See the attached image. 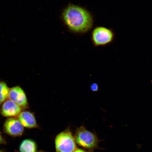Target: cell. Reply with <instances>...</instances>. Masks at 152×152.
I'll list each match as a JSON object with an SVG mask.
<instances>
[{
    "instance_id": "obj_1",
    "label": "cell",
    "mask_w": 152,
    "mask_h": 152,
    "mask_svg": "<svg viewBox=\"0 0 152 152\" xmlns=\"http://www.w3.org/2000/svg\"><path fill=\"white\" fill-rule=\"evenodd\" d=\"M61 18L68 30L75 34L88 33L94 26V17L90 11L73 4L69 3L63 9Z\"/></svg>"
},
{
    "instance_id": "obj_2",
    "label": "cell",
    "mask_w": 152,
    "mask_h": 152,
    "mask_svg": "<svg viewBox=\"0 0 152 152\" xmlns=\"http://www.w3.org/2000/svg\"><path fill=\"white\" fill-rule=\"evenodd\" d=\"M75 138L77 145L86 151L92 152L98 148L99 140L96 134L81 126L76 130Z\"/></svg>"
},
{
    "instance_id": "obj_3",
    "label": "cell",
    "mask_w": 152,
    "mask_h": 152,
    "mask_svg": "<svg viewBox=\"0 0 152 152\" xmlns=\"http://www.w3.org/2000/svg\"><path fill=\"white\" fill-rule=\"evenodd\" d=\"M56 152H75L77 144L69 128L57 135L55 140Z\"/></svg>"
},
{
    "instance_id": "obj_4",
    "label": "cell",
    "mask_w": 152,
    "mask_h": 152,
    "mask_svg": "<svg viewBox=\"0 0 152 152\" xmlns=\"http://www.w3.org/2000/svg\"><path fill=\"white\" fill-rule=\"evenodd\" d=\"M115 35L113 30L103 26L94 28L91 33V39L95 47L104 46L113 42Z\"/></svg>"
},
{
    "instance_id": "obj_5",
    "label": "cell",
    "mask_w": 152,
    "mask_h": 152,
    "mask_svg": "<svg viewBox=\"0 0 152 152\" xmlns=\"http://www.w3.org/2000/svg\"><path fill=\"white\" fill-rule=\"evenodd\" d=\"M5 133L13 136L22 135L24 131V127L18 119L10 118L6 120L4 125Z\"/></svg>"
},
{
    "instance_id": "obj_6",
    "label": "cell",
    "mask_w": 152,
    "mask_h": 152,
    "mask_svg": "<svg viewBox=\"0 0 152 152\" xmlns=\"http://www.w3.org/2000/svg\"><path fill=\"white\" fill-rule=\"evenodd\" d=\"M9 99L22 108L27 107L28 102L25 93L20 86L10 88Z\"/></svg>"
},
{
    "instance_id": "obj_7",
    "label": "cell",
    "mask_w": 152,
    "mask_h": 152,
    "mask_svg": "<svg viewBox=\"0 0 152 152\" xmlns=\"http://www.w3.org/2000/svg\"><path fill=\"white\" fill-rule=\"evenodd\" d=\"M22 108L12 101L7 99L2 105L1 113L3 116L14 117L18 116L22 112Z\"/></svg>"
},
{
    "instance_id": "obj_8",
    "label": "cell",
    "mask_w": 152,
    "mask_h": 152,
    "mask_svg": "<svg viewBox=\"0 0 152 152\" xmlns=\"http://www.w3.org/2000/svg\"><path fill=\"white\" fill-rule=\"evenodd\" d=\"M18 119L26 128H34L38 127L35 116L29 111H22L18 116Z\"/></svg>"
},
{
    "instance_id": "obj_9",
    "label": "cell",
    "mask_w": 152,
    "mask_h": 152,
    "mask_svg": "<svg viewBox=\"0 0 152 152\" xmlns=\"http://www.w3.org/2000/svg\"><path fill=\"white\" fill-rule=\"evenodd\" d=\"M37 146L35 142L30 139L23 140L20 144V152H37Z\"/></svg>"
},
{
    "instance_id": "obj_10",
    "label": "cell",
    "mask_w": 152,
    "mask_h": 152,
    "mask_svg": "<svg viewBox=\"0 0 152 152\" xmlns=\"http://www.w3.org/2000/svg\"><path fill=\"white\" fill-rule=\"evenodd\" d=\"M10 88L4 82L0 81V104L9 98Z\"/></svg>"
},
{
    "instance_id": "obj_11",
    "label": "cell",
    "mask_w": 152,
    "mask_h": 152,
    "mask_svg": "<svg viewBox=\"0 0 152 152\" xmlns=\"http://www.w3.org/2000/svg\"><path fill=\"white\" fill-rule=\"evenodd\" d=\"M90 88L92 91L94 92H96L98 90V86L96 83H94L91 85Z\"/></svg>"
},
{
    "instance_id": "obj_12",
    "label": "cell",
    "mask_w": 152,
    "mask_h": 152,
    "mask_svg": "<svg viewBox=\"0 0 152 152\" xmlns=\"http://www.w3.org/2000/svg\"><path fill=\"white\" fill-rule=\"evenodd\" d=\"M5 143V141L3 138V137L1 135L0 133V144H3Z\"/></svg>"
},
{
    "instance_id": "obj_13",
    "label": "cell",
    "mask_w": 152,
    "mask_h": 152,
    "mask_svg": "<svg viewBox=\"0 0 152 152\" xmlns=\"http://www.w3.org/2000/svg\"><path fill=\"white\" fill-rule=\"evenodd\" d=\"M75 152H88L85 150H83L80 148H77Z\"/></svg>"
},
{
    "instance_id": "obj_14",
    "label": "cell",
    "mask_w": 152,
    "mask_h": 152,
    "mask_svg": "<svg viewBox=\"0 0 152 152\" xmlns=\"http://www.w3.org/2000/svg\"><path fill=\"white\" fill-rule=\"evenodd\" d=\"M0 152H3L1 151H0Z\"/></svg>"
}]
</instances>
